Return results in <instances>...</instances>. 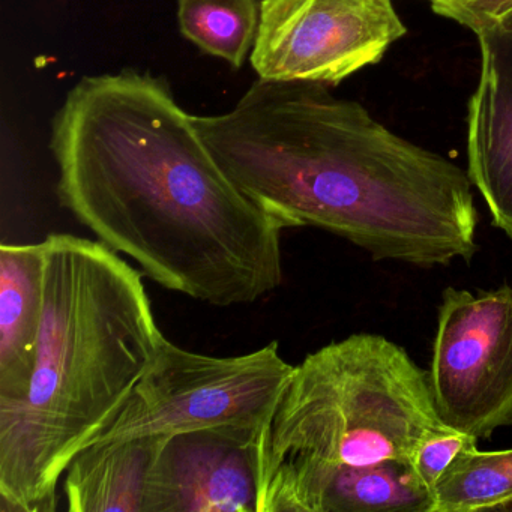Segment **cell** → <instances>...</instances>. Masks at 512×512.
<instances>
[{"label": "cell", "mask_w": 512, "mask_h": 512, "mask_svg": "<svg viewBox=\"0 0 512 512\" xmlns=\"http://www.w3.org/2000/svg\"><path fill=\"white\" fill-rule=\"evenodd\" d=\"M50 149L62 208L164 289L233 307L283 283V227L221 169L166 80L83 77Z\"/></svg>", "instance_id": "6da1fadb"}, {"label": "cell", "mask_w": 512, "mask_h": 512, "mask_svg": "<svg viewBox=\"0 0 512 512\" xmlns=\"http://www.w3.org/2000/svg\"><path fill=\"white\" fill-rule=\"evenodd\" d=\"M193 124L233 184L283 229L316 227L373 259L419 268L478 251L467 170L325 85L259 77L230 112Z\"/></svg>", "instance_id": "7a4b0ae2"}, {"label": "cell", "mask_w": 512, "mask_h": 512, "mask_svg": "<svg viewBox=\"0 0 512 512\" xmlns=\"http://www.w3.org/2000/svg\"><path fill=\"white\" fill-rule=\"evenodd\" d=\"M34 373L0 403V511L55 512L65 472L112 422L166 340L142 272L100 241L50 233Z\"/></svg>", "instance_id": "3957f363"}, {"label": "cell", "mask_w": 512, "mask_h": 512, "mask_svg": "<svg viewBox=\"0 0 512 512\" xmlns=\"http://www.w3.org/2000/svg\"><path fill=\"white\" fill-rule=\"evenodd\" d=\"M449 430L406 349L367 332L332 341L295 365L257 437V512H319L344 470L412 461Z\"/></svg>", "instance_id": "277c9868"}, {"label": "cell", "mask_w": 512, "mask_h": 512, "mask_svg": "<svg viewBox=\"0 0 512 512\" xmlns=\"http://www.w3.org/2000/svg\"><path fill=\"white\" fill-rule=\"evenodd\" d=\"M293 370L277 341L245 355L211 356L166 338L118 418L92 443L200 430L256 442Z\"/></svg>", "instance_id": "5b68a950"}, {"label": "cell", "mask_w": 512, "mask_h": 512, "mask_svg": "<svg viewBox=\"0 0 512 512\" xmlns=\"http://www.w3.org/2000/svg\"><path fill=\"white\" fill-rule=\"evenodd\" d=\"M430 374L440 419L476 439L512 427V287L443 290Z\"/></svg>", "instance_id": "8992f818"}, {"label": "cell", "mask_w": 512, "mask_h": 512, "mask_svg": "<svg viewBox=\"0 0 512 512\" xmlns=\"http://www.w3.org/2000/svg\"><path fill=\"white\" fill-rule=\"evenodd\" d=\"M406 32L391 0H262L251 65L260 79L338 85Z\"/></svg>", "instance_id": "52a82bcc"}, {"label": "cell", "mask_w": 512, "mask_h": 512, "mask_svg": "<svg viewBox=\"0 0 512 512\" xmlns=\"http://www.w3.org/2000/svg\"><path fill=\"white\" fill-rule=\"evenodd\" d=\"M254 445L212 430L169 437L149 478L145 512H257Z\"/></svg>", "instance_id": "ba28073f"}, {"label": "cell", "mask_w": 512, "mask_h": 512, "mask_svg": "<svg viewBox=\"0 0 512 512\" xmlns=\"http://www.w3.org/2000/svg\"><path fill=\"white\" fill-rule=\"evenodd\" d=\"M476 38L481 70L467 104V175L493 226L512 238V34L494 28Z\"/></svg>", "instance_id": "9c48e42d"}, {"label": "cell", "mask_w": 512, "mask_h": 512, "mask_svg": "<svg viewBox=\"0 0 512 512\" xmlns=\"http://www.w3.org/2000/svg\"><path fill=\"white\" fill-rule=\"evenodd\" d=\"M43 317L41 244L0 245V403L20 400L34 373Z\"/></svg>", "instance_id": "30bf717a"}, {"label": "cell", "mask_w": 512, "mask_h": 512, "mask_svg": "<svg viewBox=\"0 0 512 512\" xmlns=\"http://www.w3.org/2000/svg\"><path fill=\"white\" fill-rule=\"evenodd\" d=\"M169 437L92 443L76 455L64 488L70 512H145L155 461Z\"/></svg>", "instance_id": "8fae6325"}, {"label": "cell", "mask_w": 512, "mask_h": 512, "mask_svg": "<svg viewBox=\"0 0 512 512\" xmlns=\"http://www.w3.org/2000/svg\"><path fill=\"white\" fill-rule=\"evenodd\" d=\"M434 494L412 463L385 461L341 472L329 485L319 512H433Z\"/></svg>", "instance_id": "7c38bea8"}, {"label": "cell", "mask_w": 512, "mask_h": 512, "mask_svg": "<svg viewBox=\"0 0 512 512\" xmlns=\"http://www.w3.org/2000/svg\"><path fill=\"white\" fill-rule=\"evenodd\" d=\"M259 0H178L179 31L200 52L241 68L256 43Z\"/></svg>", "instance_id": "4fadbf2b"}, {"label": "cell", "mask_w": 512, "mask_h": 512, "mask_svg": "<svg viewBox=\"0 0 512 512\" xmlns=\"http://www.w3.org/2000/svg\"><path fill=\"white\" fill-rule=\"evenodd\" d=\"M512 499V449H464L434 488L433 512L494 511Z\"/></svg>", "instance_id": "5bb4252c"}, {"label": "cell", "mask_w": 512, "mask_h": 512, "mask_svg": "<svg viewBox=\"0 0 512 512\" xmlns=\"http://www.w3.org/2000/svg\"><path fill=\"white\" fill-rule=\"evenodd\" d=\"M478 442L475 436L457 430L434 434L416 448L410 463L419 481L434 494L437 482L455 457L464 449L478 445Z\"/></svg>", "instance_id": "9a60e30c"}, {"label": "cell", "mask_w": 512, "mask_h": 512, "mask_svg": "<svg viewBox=\"0 0 512 512\" xmlns=\"http://www.w3.org/2000/svg\"><path fill=\"white\" fill-rule=\"evenodd\" d=\"M437 16L469 29L473 34L497 28L512 11V0H428Z\"/></svg>", "instance_id": "2e32d148"}, {"label": "cell", "mask_w": 512, "mask_h": 512, "mask_svg": "<svg viewBox=\"0 0 512 512\" xmlns=\"http://www.w3.org/2000/svg\"><path fill=\"white\" fill-rule=\"evenodd\" d=\"M497 28L503 29V31L509 32V34H512V11L511 13L506 14L505 17H503L502 22L497 25Z\"/></svg>", "instance_id": "e0dca14e"}, {"label": "cell", "mask_w": 512, "mask_h": 512, "mask_svg": "<svg viewBox=\"0 0 512 512\" xmlns=\"http://www.w3.org/2000/svg\"><path fill=\"white\" fill-rule=\"evenodd\" d=\"M494 511H500V512H512V499L506 500V502H503L502 505L497 506Z\"/></svg>", "instance_id": "ac0fdd59"}]
</instances>
